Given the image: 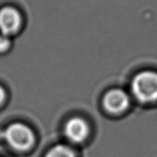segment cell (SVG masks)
Returning <instances> with one entry per match:
<instances>
[{
  "label": "cell",
  "instance_id": "6da1fadb",
  "mask_svg": "<svg viewBox=\"0 0 157 157\" xmlns=\"http://www.w3.org/2000/svg\"><path fill=\"white\" fill-rule=\"evenodd\" d=\"M133 96L142 103L157 101V73L144 71L135 75L131 83Z\"/></svg>",
  "mask_w": 157,
  "mask_h": 157
},
{
  "label": "cell",
  "instance_id": "7a4b0ae2",
  "mask_svg": "<svg viewBox=\"0 0 157 157\" xmlns=\"http://www.w3.org/2000/svg\"><path fill=\"white\" fill-rule=\"evenodd\" d=\"M6 140L12 148L18 150L30 149L35 142L32 130L21 123H14L8 127L5 132Z\"/></svg>",
  "mask_w": 157,
  "mask_h": 157
},
{
  "label": "cell",
  "instance_id": "3957f363",
  "mask_svg": "<svg viewBox=\"0 0 157 157\" xmlns=\"http://www.w3.org/2000/svg\"><path fill=\"white\" fill-rule=\"evenodd\" d=\"M22 19L20 12L14 7L6 6L0 10V31L10 36L17 33L21 27Z\"/></svg>",
  "mask_w": 157,
  "mask_h": 157
},
{
  "label": "cell",
  "instance_id": "277c9868",
  "mask_svg": "<svg viewBox=\"0 0 157 157\" xmlns=\"http://www.w3.org/2000/svg\"><path fill=\"white\" fill-rule=\"evenodd\" d=\"M129 104L128 95L120 89L111 90L103 98V106L108 113L112 114L123 113L128 108Z\"/></svg>",
  "mask_w": 157,
  "mask_h": 157
},
{
  "label": "cell",
  "instance_id": "5b68a950",
  "mask_svg": "<svg viewBox=\"0 0 157 157\" xmlns=\"http://www.w3.org/2000/svg\"><path fill=\"white\" fill-rule=\"evenodd\" d=\"M65 135L73 143L79 144L88 138L90 128L88 123L80 117H74L66 123Z\"/></svg>",
  "mask_w": 157,
  "mask_h": 157
},
{
  "label": "cell",
  "instance_id": "8992f818",
  "mask_svg": "<svg viewBox=\"0 0 157 157\" xmlns=\"http://www.w3.org/2000/svg\"><path fill=\"white\" fill-rule=\"evenodd\" d=\"M45 157H75V155L69 147L59 144L49 150Z\"/></svg>",
  "mask_w": 157,
  "mask_h": 157
},
{
  "label": "cell",
  "instance_id": "52a82bcc",
  "mask_svg": "<svg viewBox=\"0 0 157 157\" xmlns=\"http://www.w3.org/2000/svg\"><path fill=\"white\" fill-rule=\"evenodd\" d=\"M10 47V39L8 36L4 34H0V52H4L7 51Z\"/></svg>",
  "mask_w": 157,
  "mask_h": 157
},
{
  "label": "cell",
  "instance_id": "ba28073f",
  "mask_svg": "<svg viewBox=\"0 0 157 157\" xmlns=\"http://www.w3.org/2000/svg\"><path fill=\"white\" fill-rule=\"evenodd\" d=\"M5 96H6V94H5L4 90L0 86V105L4 102V99H5Z\"/></svg>",
  "mask_w": 157,
  "mask_h": 157
}]
</instances>
